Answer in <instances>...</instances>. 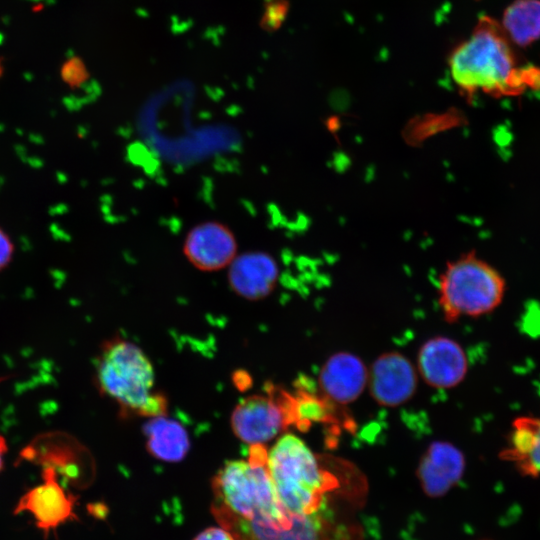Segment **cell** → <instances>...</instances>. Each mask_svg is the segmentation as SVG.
<instances>
[{
    "mask_svg": "<svg viewBox=\"0 0 540 540\" xmlns=\"http://www.w3.org/2000/svg\"><path fill=\"white\" fill-rule=\"evenodd\" d=\"M368 383V368L354 353L330 355L320 368L318 385L326 400L339 405L356 401Z\"/></svg>",
    "mask_w": 540,
    "mask_h": 540,
    "instance_id": "12",
    "label": "cell"
},
{
    "mask_svg": "<svg viewBox=\"0 0 540 540\" xmlns=\"http://www.w3.org/2000/svg\"><path fill=\"white\" fill-rule=\"evenodd\" d=\"M2 381V379L0 378V382Z\"/></svg>",
    "mask_w": 540,
    "mask_h": 540,
    "instance_id": "22",
    "label": "cell"
},
{
    "mask_svg": "<svg viewBox=\"0 0 540 540\" xmlns=\"http://www.w3.org/2000/svg\"><path fill=\"white\" fill-rule=\"evenodd\" d=\"M507 36L520 46L540 38V0H516L504 12Z\"/></svg>",
    "mask_w": 540,
    "mask_h": 540,
    "instance_id": "16",
    "label": "cell"
},
{
    "mask_svg": "<svg viewBox=\"0 0 540 540\" xmlns=\"http://www.w3.org/2000/svg\"><path fill=\"white\" fill-rule=\"evenodd\" d=\"M149 453L166 462H178L187 454L190 442L184 427L165 415L152 417L145 427Z\"/></svg>",
    "mask_w": 540,
    "mask_h": 540,
    "instance_id": "15",
    "label": "cell"
},
{
    "mask_svg": "<svg viewBox=\"0 0 540 540\" xmlns=\"http://www.w3.org/2000/svg\"><path fill=\"white\" fill-rule=\"evenodd\" d=\"M465 456L448 441L431 442L421 456L416 476L423 492L432 498L446 495L462 478Z\"/></svg>",
    "mask_w": 540,
    "mask_h": 540,
    "instance_id": "11",
    "label": "cell"
},
{
    "mask_svg": "<svg viewBox=\"0 0 540 540\" xmlns=\"http://www.w3.org/2000/svg\"><path fill=\"white\" fill-rule=\"evenodd\" d=\"M42 478V484L28 490L20 498L14 512L32 514L36 526L48 535L62 523L76 518L75 497L61 485L58 473L53 467L45 466Z\"/></svg>",
    "mask_w": 540,
    "mask_h": 540,
    "instance_id": "8",
    "label": "cell"
},
{
    "mask_svg": "<svg viewBox=\"0 0 540 540\" xmlns=\"http://www.w3.org/2000/svg\"><path fill=\"white\" fill-rule=\"evenodd\" d=\"M14 245L9 235L0 227V271L11 262Z\"/></svg>",
    "mask_w": 540,
    "mask_h": 540,
    "instance_id": "18",
    "label": "cell"
},
{
    "mask_svg": "<svg viewBox=\"0 0 540 540\" xmlns=\"http://www.w3.org/2000/svg\"><path fill=\"white\" fill-rule=\"evenodd\" d=\"M264 444L250 445L247 460H232L212 480L218 509L274 529H291L307 517L291 515L281 506L267 469Z\"/></svg>",
    "mask_w": 540,
    "mask_h": 540,
    "instance_id": "3",
    "label": "cell"
},
{
    "mask_svg": "<svg viewBox=\"0 0 540 540\" xmlns=\"http://www.w3.org/2000/svg\"><path fill=\"white\" fill-rule=\"evenodd\" d=\"M293 395L274 384L266 394L242 399L234 408L231 426L234 434L249 445L265 444L293 425Z\"/></svg>",
    "mask_w": 540,
    "mask_h": 540,
    "instance_id": "6",
    "label": "cell"
},
{
    "mask_svg": "<svg viewBox=\"0 0 540 540\" xmlns=\"http://www.w3.org/2000/svg\"><path fill=\"white\" fill-rule=\"evenodd\" d=\"M418 372L402 353L380 354L368 369L370 395L380 406L394 408L408 402L416 393Z\"/></svg>",
    "mask_w": 540,
    "mask_h": 540,
    "instance_id": "7",
    "label": "cell"
},
{
    "mask_svg": "<svg viewBox=\"0 0 540 540\" xmlns=\"http://www.w3.org/2000/svg\"><path fill=\"white\" fill-rule=\"evenodd\" d=\"M237 240L232 230L218 221L195 225L186 235L183 252L187 260L201 271L228 267L236 257Z\"/></svg>",
    "mask_w": 540,
    "mask_h": 540,
    "instance_id": "10",
    "label": "cell"
},
{
    "mask_svg": "<svg viewBox=\"0 0 540 540\" xmlns=\"http://www.w3.org/2000/svg\"><path fill=\"white\" fill-rule=\"evenodd\" d=\"M194 540H235L233 535L225 528L209 527L200 532Z\"/></svg>",
    "mask_w": 540,
    "mask_h": 540,
    "instance_id": "19",
    "label": "cell"
},
{
    "mask_svg": "<svg viewBox=\"0 0 540 540\" xmlns=\"http://www.w3.org/2000/svg\"><path fill=\"white\" fill-rule=\"evenodd\" d=\"M8 450V445L6 442V439L0 435V471L4 467V455L6 454Z\"/></svg>",
    "mask_w": 540,
    "mask_h": 540,
    "instance_id": "20",
    "label": "cell"
},
{
    "mask_svg": "<svg viewBox=\"0 0 540 540\" xmlns=\"http://www.w3.org/2000/svg\"><path fill=\"white\" fill-rule=\"evenodd\" d=\"M275 258L261 250L237 254L228 266V282L239 296L259 300L272 293L279 279Z\"/></svg>",
    "mask_w": 540,
    "mask_h": 540,
    "instance_id": "13",
    "label": "cell"
},
{
    "mask_svg": "<svg viewBox=\"0 0 540 540\" xmlns=\"http://www.w3.org/2000/svg\"><path fill=\"white\" fill-rule=\"evenodd\" d=\"M509 37L488 17L481 18L471 36L450 55L449 70L456 86L465 94H514L528 83V69L518 68Z\"/></svg>",
    "mask_w": 540,
    "mask_h": 540,
    "instance_id": "2",
    "label": "cell"
},
{
    "mask_svg": "<svg viewBox=\"0 0 540 540\" xmlns=\"http://www.w3.org/2000/svg\"><path fill=\"white\" fill-rule=\"evenodd\" d=\"M501 456L512 461L520 472L540 474V418L520 417L513 423L511 440Z\"/></svg>",
    "mask_w": 540,
    "mask_h": 540,
    "instance_id": "14",
    "label": "cell"
},
{
    "mask_svg": "<svg viewBox=\"0 0 540 540\" xmlns=\"http://www.w3.org/2000/svg\"><path fill=\"white\" fill-rule=\"evenodd\" d=\"M96 386L122 412L156 417L167 412L166 397L155 389L153 366L134 343L119 338L104 342L95 367Z\"/></svg>",
    "mask_w": 540,
    "mask_h": 540,
    "instance_id": "4",
    "label": "cell"
},
{
    "mask_svg": "<svg viewBox=\"0 0 540 540\" xmlns=\"http://www.w3.org/2000/svg\"><path fill=\"white\" fill-rule=\"evenodd\" d=\"M61 76L71 87H78L87 79L88 73L82 61L72 57L63 64Z\"/></svg>",
    "mask_w": 540,
    "mask_h": 540,
    "instance_id": "17",
    "label": "cell"
},
{
    "mask_svg": "<svg viewBox=\"0 0 540 540\" xmlns=\"http://www.w3.org/2000/svg\"><path fill=\"white\" fill-rule=\"evenodd\" d=\"M416 369L428 386L451 389L466 377L468 359L465 350L456 340L435 336L420 346Z\"/></svg>",
    "mask_w": 540,
    "mask_h": 540,
    "instance_id": "9",
    "label": "cell"
},
{
    "mask_svg": "<svg viewBox=\"0 0 540 540\" xmlns=\"http://www.w3.org/2000/svg\"><path fill=\"white\" fill-rule=\"evenodd\" d=\"M2 74V67H1V63H0V76Z\"/></svg>",
    "mask_w": 540,
    "mask_h": 540,
    "instance_id": "21",
    "label": "cell"
},
{
    "mask_svg": "<svg viewBox=\"0 0 540 540\" xmlns=\"http://www.w3.org/2000/svg\"><path fill=\"white\" fill-rule=\"evenodd\" d=\"M266 464L277 498L291 515L350 513L334 508L340 482L298 436L282 435L267 451Z\"/></svg>",
    "mask_w": 540,
    "mask_h": 540,
    "instance_id": "1",
    "label": "cell"
},
{
    "mask_svg": "<svg viewBox=\"0 0 540 540\" xmlns=\"http://www.w3.org/2000/svg\"><path fill=\"white\" fill-rule=\"evenodd\" d=\"M502 276L473 252L449 261L439 276L438 303L446 322L492 312L502 301Z\"/></svg>",
    "mask_w": 540,
    "mask_h": 540,
    "instance_id": "5",
    "label": "cell"
}]
</instances>
